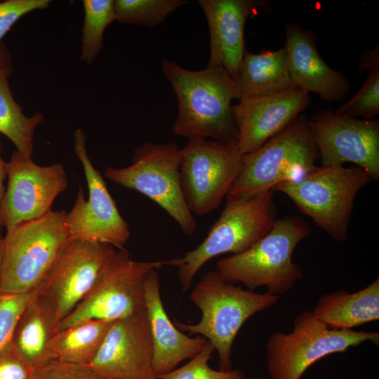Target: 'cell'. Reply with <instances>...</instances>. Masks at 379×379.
I'll return each mask as SVG.
<instances>
[{
	"label": "cell",
	"mask_w": 379,
	"mask_h": 379,
	"mask_svg": "<svg viewBox=\"0 0 379 379\" xmlns=\"http://www.w3.org/2000/svg\"><path fill=\"white\" fill-rule=\"evenodd\" d=\"M32 293H0V350L11 340L16 323Z\"/></svg>",
	"instance_id": "1f68e13d"
},
{
	"label": "cell",
	"mask_w": 379,
	"mask_h": 379,
	"mask_svg": "<svg viewBox=\"0 0 379 379\" xmlns=\"http://www.w3.org/2000/svg\"><path fill=\"white\" fill-rule=\"evenodd\" d=\"M293 324L290 333L277 331L268 338L267 370L270 379H300L312 364L326 356L366 342L379 344L377 331L331 329L308 310L298 314Z\"/></svg>",
	"instance_id": "ba28073f"
},
{
	"label": "cell",
	"mask_w": 379,
	"mask_h": 379,
	"mask_svg": "<svg viewBox=\"0 0 379 379\" xmlns=\"http://www.w3.org/2000/svg\"><path fill=\"white\" fill-rule=\"evenodd\" d=\"M8 187L0 206L6 230L49 213L55 198L68 185L62 164L39 166L32 157L16 150L8 162Z\"/></svg>",
	"instance_id": "9a60e30c"
},
{
	"label": "cell",
	"mask_w": 379,
	"mask_h": 379,
	"mask_svg": "<svg viewBox=\"0 0 379 379\" xmlns=\"http://www.w3.org/2000/svg\"><path fill=\"white\" fill-rule=\"evenodd\" d=\"M58 327L51 306L36 288L20 315L11 340L24 359L36 368L46 361L48 347Z\"/></svg>",
	"instance_id": "603a6c76"
},
{
	"label": "cell",
	"mask_w": 379,
	"mask_h": 379,
	"mask_svg": "<svg viewBox=\"0 0 379 379\" xmlns=\"http://www.w3.org/2000/svg\"><path fill=\"white\" fill-rule=\"evenodd\" d=\"M145 299L153 345V371L159 377L194 357L208 341L185 334L171 321L161 300L157 269L146 277Z\"/></svg>",
	"instance_id": "ffe728a7"
},
{
	"label": "cell",
	"mask_w": 379,
	"mask_h": 379,
	"mask_svg": "<svg viewBox=\"0 0 379 379\" xmlns=\"http://www.w3.org/2000/svg\"><path fill=\"white\" fill-rule=\"evenodd\" d=\"M310 101V93L291 87L274 95L239 100L232 105L239 152L244 155L259 149L302 114Z\"/></svg>",
	"instance_id": "e0dca14e"
},
{
	"label": "cell",
	"mask_w": 379,
	"mask_h": 379,
	"mask_svg": "<svg viewBox=\"0 0 379 379\" xmlns=\"http://www.w3.org/2000/svg\"><path fill=\"white\" fill-rule=\"evenodd\" d=\"M233 80L238 100L272 95L293 87L285 47L259 53L246 50Z\"/></svg>",
	"instance_id": "44dd1931"
},
{
	"label": "cell",
	"mask_w": 379,
	"mask_h": 379,
	"mask_svg": "<svg viewBox=\"0 0 379 379\" xmlns=\"http://www.w3.org/2000/svg\"><path fill=\"white\" fill-rule=\"evenodd\" d=\"M190 298L201 312L200 321L195 324H174L180 331L206 338L218 352L222 371L231 369L233 343L244 324L279 300V295L244 289L228 282L217 270L206 273Z\"/></svg>",
	"instance_id": "3957f363"
},
{
	"label": "cell",
	"mask_w": 379,
	"mask_h": 379,
	"mask_svg": "<svg viewBox=\"0 0 379 379\" xmlns=\"http://www.w3.org/2000/svg\"><path fill=\"white\" fill-rule=\"evenodd\" d=\"M181 149L173 142H144L135 149L131 165L107 167L104 175L112 182L146 196L173 218L182 232L193 235L197 224L185 202L180 182Z\"/></svg>",
	"instance_id": "9c48e42d"
},
{
	"label": "cell",
	"mask_w": 379,
	"mask_h": 379,
	"mask_svg": "<svg viewBox=\"0 0 379 379\" xmlns=\"http://www.w3.org/2000/svg\"><path fill=\"white\" fill-rule=\"evenodd\" d=\"M314 316L331 329L352 330L379 319V279L354 293L340 289L321 295Z\"/></svg>",
	"instance_id": "7402d4cb"
},
{
	"label": "cell",
	"mask_w": 379,
	"mask_h": 379,
	"mask_svg": "<svg viewBox=\"0 0 379 379\" xmlns=\"http://www.w3.org/2000/svg\"><path fill=\"white\" fill-rule=\"evenodd\" d=\"M31 379H105L88 365L50 360L34 368Z\"/></svg>",
	"instance_id": "4dcf8cb0"
},
{
	"label": "cell",
	"mask_w": 379,
	"mask_h": 379,
	"mask_svg": "<svg viewBox=\"0 0 379 379\" xmlns=\"http://www.w3.org/2000/svg\"><path fill=\"white\" fill-rule=\"evenodd\" d=\"M50 0H6L0 1V64L10 55L1 39L11 27L23 15L37 9L49 6Z\"/></svg>",
	"instance_id": "f546056e"
},
{
	"label": "cell",
	"mask_w": 379,
	"mask_h": 379,
	"mask_svg": "<svg viewBox=\"0 0 379 379\" xmlns=\"http://www.w3.org/2000/svg\"><path fill=\"white\" fill-rule=\"evenodd\" d=\"M113 322L89 320L59 330L49 343L46 361L59 360L89 365Z\"/></svg>",
	"instance_id": "cb8c5ba5"
},
{
	"label": "cell",
	"mask_w": 379,
	"mask_h": 379,
	"mask_svg": "<svg viewBox=\"0 0 379 379\" xmlns=\"http://www.w3.org/2000/svg\"><path fill=\"white\" fill-rule=\"evenodd\" d=\"M2 227L3 226L0 225V282H1L3 259H4V236L2 234Z\"/></svg>",
	"instance_id": "d590c367"
},
{
	"label": "cell",
	"mask_w": 379,
	"mask_h": 379,
	"mask_svg": "<svg viewBox=\"0 0 379 379\" xmlns=\"http://www.w3.org/2000/svg\"><path fill=\"white\" fill-rule=\"evenodd\" d=\"M12 71L11 59L0 64V133L11 140L20 154L32 157L34 133L44 117L38 112L31 117L22 113L10 88L8 79Z\"/></svg>",
	"instance_id": "d4e9b609"
},
{
	"label": "cell",
	"mask_w": 379,
	"mask_h": 379,
	"mask_svg": "<svg viewBox=\"0 0 379 379\" xmlns=\"http://www.w3.org/2000/svg\"><path fill=\"white\" fill-rule=\"evenodd\" d=\"M321 166L350 162L379 178V121L317 111L307 119Z\"/></svg>",
	"instance_id": "5bb4252c"
},
{
	"label": "cell",
	"mask_w": 379,
	"mask_h": 379,
	"mask_svg": "<svg viewBox=\"0 0 379 379\" xmlns=\"http://www.w3.org/2000/svg\"><path fill=\"white\" fill-rule=\"evenodd\" d=\"M210 33L208 66L224 68L235 77L245 51L244 27L258 9H269L265 0H199Z\"/></svg>",
	"instance_id": "ac0fdd59"
},
{
	"label": "cell",
	"mask_w": 379,
	"mask_h": 379,
	"mask_svg": "<svg viewBox=\"0 0 379 379\" xmlns=\"http://www.w3.org/2000/svg\"><path fill=\"white\" fill-rule=\"evenodd\" d=\"M2 147L0 144V206L5 194V187L4 182L8 175V162L5 161L1 157Z\"/></svg>",
	"instance_id": "e575fe53"
},
{
	"label": "cell",
	"mask_w": 379,
	"mask_h": 379,
	"mask_svg": "<svg viewBox=\"0 0 379 379\" xmlns=\"http://www.w3.org/2000/svg\"><path fill=\"white\" fill-rule=\"evenodd\" d=\"M215 349L208 342L206 346L191 358L186 364L159 376V379H244L243 372L238 369L215 370L208 362Z\"/></svg>",
	"instance_id": "f1b7e54d"
},
{
	"label": "cell",
	"mask_w": 379,
	"mask_h": 379,
	"mask_svg": "<svg viewBox=\"0 0 379 379\" xmlns=\"http://www.w3.org/2000/svg\"><path fill=\"white\" fill-rule=\"evenodd\" d=\"M252 379H260V378H252Z\"/></svg>",
	"instance_id": "74e56055"
},
{
	"label": "cell",
	"mask_w": 379,
	"mask_h": 379,
	"mask_svg": "<svg viewBox=\"0 0 379 379\" xmlns=\"http://www.w3.org/2000/svg\"><path fill=\"white\" fill-rule=\"evenodd\" d=\"M338 114L373 119L379 113V67H374L357 93L340 105Z\"/></svg>",
	"instance_id": "83f0119b"
},
{
	"label": "cell",
	"mask_w": 379,
	"mask_h": 379,
	"mask_svg": "<svg viewBox=\"0 0 379 379\" xmlns=\"http://www.w3.org/2000/svg\"><path fill=\"white\" fill-rule=\"evenodd\" d=\"M186 3L183 0H115V20L148 27H155Z\"/></svg>",
	"instance_id": "4316f807"
},
{
	"label": "cell",
	"mask_w": 379,
	"mask_h": 379,
	"mask_svg": "<svg viewBox=\"0 0 379 379\" xmlns=\"http://www.w3.org/2000/svg\"><path fill=\"white\" fill-rule=\"evenodd\" d=\"M74 152L83 166L88 198L86 199L79 185L74 206L67 212L65 218L69 238L123 249L130 237L128 225L119 213L100 173L88 156L86 135L81 129L74 132Z\"/></svg>",
	"instance_id": "7c38bea8"
},
{
	"label": "cell",
	"mask_w": 379,
	"mask_h": 379,
	"mask_svg": "<svg viewBox=\"0 0 379 379\" xmlns=\"http://www.w3.org/2000/svg\"><path fill=\"white\" fill-rule=\"evenodd\" d=\"M310 234V225L298 216L277 218L270 231L249 248L220 259L217 271L228 282L242 284L251 291L265 287L267 293L279 296L303 277L293 254Z\"/></svg>",
	"instance_id": "7a4b0ae2"
},
{
	"label": "cell",
	"mask_w": 379,
	"mask_h": 379,
	"mask_svg": "<svg viewBox=\"0 0 379 379\" xmlns=\"http://www.w3.org/2000/svg\"><path fill=\"white\" fill-rule=\"evenodd\" d=\"M66 214L51 211L6 230L0 293L26 294L40 285L70 240Z\"/></svg>",
	"instance_id": "5b68a950"
},
{
	"label": "cell",
	"mask_w": 379,
	"mask_h": 379,
	"mask_svg": "<svg viewBox=\"0 0 379 379\" xmlns=\"http://www.w3.org/2000/svg\"><path fill=\"white\" fill-rule=\"evenodd\" d=\"M379 67V48L378 43L376 46L371 51L366 52L361 58L359 65V69H371L374 67Z\"/></svg>",
	"instance_id": "836d02e7"
},
{
	"label": "cell",
	"mask_w": 379,
	"mask_h": 379,
	"mask_svg": "<svg viewBox=\"0 0 379 379\" xmlns=\"http://www.w3.org/2000/svg\"><path fill=\"white\" fill-rule=\"evenodd\" d=\"M89 366L105 379H159L145 310L114 321Z\"/></svg>",
	"instance_id": "2e32d148"
},
{
	"label": "cell",
	"mask_w": 379,
	"mask_h": 379,
	"mask_svg": "<svg viewBox=\"0 0 379 379\" xmlns=\"http://www.w3.org/2000/svg\"><path fill=\"white\" fill-rule=\"evenodd\" d=\"M117 250L106 244L68 241L36 288L51 306L58 326L88 293Z\"/></svg>",
	"instance_id": "4fadbf2b"
},
{
	"label": "cell",
	"mask_w": 379,
	"mask_h": 379,
	"mask_svg": "<svg viewBox=\"0 0 379 379\" xmlns=\"http://www.w3.org/2000/svg\"><path fill=\"white\" fill-rule=\"evenodd\" d=\"M163 265L164 261L133 260L125 248L118 249L88 293L60 323L58 331L89 320L114 321L145 310L146 277Z\"/></svg>",
	"instance_id": "30bf717a"
},
{
	"label": "cell",
	"mask_w": 379,
	"mask_h": 379,
	"mask_svg": "<svg viewBox=\"0 0 379 379\" xmlns=\"http://www.w3.org/2000/svg\"><path fill=\"white\" fill-rule=\"evenodd\" d=\"M0 225L3 226V227L4 226V220H3V218H2V216L1 215V213H0Z\"/></svg>",
	"instance_id": "8d00e7d4"
},
{
	"label": "cell",
	"mask_w": 379,
	"mask_h": 379,
	"mask_svg": "<svg viewBox=\"0 0 379 379\" xmlns=\"http://www.w3.org/2000/svg\"><path fill=\"white\" fill-rule=\"evenodd\" d=\"M319 153L307 118L300 114L257 150L243 155L241 170L227 196L248 197L298 182L315 166Z\"/></svg>",
	"instance_id": "52a82bcc"
},
{
	"label": "cell",
	"mask_w": 379,
	"mask_h": 379,
	"mask_svg": "<svg viewBox=\"0 0 379 379\" xmlns=\"http://www.w3.org/2000/svg\"><path fill=\"white\" fill-rule=\"evenodd\" d=\"M34 369L11 340L0 350V379H31Z\"/></svg>",
	"instance_id": "d6a6232c"
},
{
	"label": "cell",
	"mask_w": 379,
	"mask_h": 379,
	"mask_svg": "<svg viewBox=\"0 0 379 379\" xmlns=\"http://www.w3.org/2000/svg\"><path fill=\"white\" fill-rule=\"evenodd\" d=\"M284 47L293 88L315 93L327 101H341L346 97L350 84L342 72L331 68L324 61L314 32L295 24L288 25Z\"/></svg>",
	"instance_id": "d6986e66"
},
{
	"label": "cell",
	"mask_w": 379,
	"mask_h": 379,
	"mask_svg": "<svg viewBox=\"0 0 379 379\" xmlns=\"http://www.w3.org/2000/svg\"><path fill=\"white\" fill-rule=\"evenodd\" d=\"M81 60L91 65L99 55L104 32L114 20V0H84Z\"/></svg>",
	"instance_id": "484cf974"
},
{
	"label": "cell",
	"mask_w": 379,
	"mask_h": 379,
	"mask_svg": "<svg viewBox=\"0 0 379 379\" xmlns=\"http://www.w3.org/2000/svg\"><path fill=\"white\" fill-rule=\"evenodd\" d=\"M273 193L270 190L248 197L226 196L225 207L204 240L182 257L164 261L178 267L183 292L211 259L242 253L270 231L277 219Z\"/></svg>",
	"instance_id": "277c9868"
},
{
	"label": "cell",
	"mask_w": 379,
	"mask_h": 379,
	"mask_svg": "<svg viewBox=\"0 0 379 379\" xmlns=\"http://www.w3.org/2000/svg\"><path fill=\"white\" fill-rule=\"evenodd\" d=\"M161 67L178 102L173 133L236 145L237 130L231 102L237 99V93L230 74L222 67L208 65L190 70L170 60H164Z\"/></svg>",
	"instance_id": "6da1fadb"
},
{
	"label": "cell",
	"mask_w": 379,
	"mask_h": 379,
	"mask_svg": "<svg viewBox=\"0 0 379 379\" xmlns=\"http://www.w3.org/2000/svg\"><path fill=\"white\" fill-rule=\"evenodd\" d=\"M243 155L236 145L196 138L181 149L180 175L183 196L194 215L215 210L239 175Z\"/></svg>",
	"instance_id": "8fae6325"
},
{
	"label": "cell",
	"mask_w": 379,
	"mask_h": 379,
	"mask_svg": "<svg viewBox=\"0 0 379 379\" xmlns=\"http://www.w3.org/2000/svg\"><path fill=\"white\" fill-rule=\"evenodd\" d=\"M372 180L357 166H315L299 181L281 182L274 190L287 195L334 240L345 241L355 197Z\"/></svg>",
	"instance_id": "8992f818"
}]
</instances>
